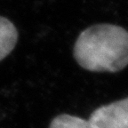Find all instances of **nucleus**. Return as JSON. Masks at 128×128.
I'll return each instance as SVG.
<instances>
[{
    "mask_svg": "<svg viewBox=\"0 0 128 128\" xmlns=\"http://www.w3.org/2000/svg\"><path fill=\"white\" fill-rule=\"evenodd\" d=\"M18 40V31L14 25L0 16V60L12 51Z\"/></svg>",
    "mask_w": 128,
    "mask_h": 128,
    "instance_id": "3",
    "label": "nucleus"
},
{
    "mask_svg": "<svg viewBox=\"0 0 128 128\" xmlns=\"http://www.w3.org/2000/svg\"><path fill=\"white\" fill-rule=\"evenodd\" d=\"M88 121L92 128H128V97L96 108Z\"/></svg>",
    "mask_w": 128,
    "mask_h": 128,
    "instance_id": "2",
    "label": "nucleus"
},
{
    "mask_svg": "<svg viewBox=\"0 0 128 128\" xmlns=\"http://www.w3.org/2000/svg\"><path fill=\"white\" fill-rule=\"evenodd\" d=\"M49 128H92L88 120L76 116L62 114L52 120Z\"/></svg>",
    "mask_w": 128,
    "mask_h": 128,
    "instance_id": "4",
    "label": "nucleus"
},
{
    "mask_svg": "<svg viewBox=\"0 0 128 128\" xmlns=\"http://www.w3.org/2000/svg\"><path fill=\"white\" fill-rule=\"evenodd\" d=\"M74 57L84 70L118 72L128 65V31L113 24L94 25L78 36Z\"/></svg>",
    "mask_w": 128,
    "mask_h": 128,
    "instance_id": "1",
    "label": "nucleus"
}]
</instances>
